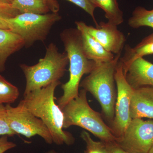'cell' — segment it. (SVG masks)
Segmentation results:
<instances>
[{"label":"cell","mask_w":153,"mask_h":153,"mask_svg":"<svg viewBox=\"0 0 153 153\" xmlns=\"http://www.w3.org/2000/svg\"><path fill=\"white\" fill-rule=\"evenodd\" d=\"M153 54V33L144 38L135 47L132 48L128 45L126 46L125 52L120 59L123 64L132 62L140 57Z\"/></svg>","instance_id":"15"},{"label":"cell","mask_w":153,"mask_h":153,"mask_svg":"<svg viewBox=\"0 0 153 153\" xmlns=\"http://www.w3.org/2000/svg\"><path fill=\"white\" fill-rule=\"evenodd\" d=\"M47 153H59L56 152V151L54 150H51L48 151Z\"/></svg>","instance_id":"28"},{"label":"cell","mask_w":153,"mask_h":153,"mask_svg":"<svg viewBox=\"0 0 153 153\" xmlns=\"http://www.w3.org/2000/svg\"><path fill=\"white\" fill-rule=\"evenodd\" d=\"M19 94V88L0 75V104L13 103Z\"/></svg>","instance_id":"19"},{"label":"cell","mask_w":153,"mask_h":153,"mask_svg":"<svg viewBox=\"0 0 153 153\" xmlns=\"http://www.w3.org/2000/svg\"><path fill=\"white\" fill-rule=\"evenodd\" d=\"M60 84L59 80L33 91L24 96L19 104L42 120L49 129L53 143L70 145L74 143V138L71 133L63 130V112L55 102V90Z\"/></svg>","instance_id":"1"},{"label":"cell","mask_w":153,"mask_h":153,"mask_svg":"<svg viewBox=\"0 0 153 153\" xmlns=\"http://www.w3.org/2000/svg\"><path fill=\"white\" fill-rule=\"evenodd\" d=\"M70 2L73 3L74 4L78 6L84 10L88 14H89L92 18L93 21L95 23L96 27H97L99 24L97 22L96 19L94 16V10L96 8L93 4L90 2L89 0H66Z\"/></svg>","instance_id":"23"},{"label":"cell","mask_w":153,"mask_h":153,"mask_svg":"<svg viewBox=\"0 0 153 153\" xmlns=\"http://www.w3.org/2000/svg\"><path fill=\"white\" fill-rule=\"evenodd\" d=\"M123 66L126 80L134 89L153 88V63L142 57L127 64L123 63Z\"/></svg>","instance_id":"11"},{"label":"cell","mask_w":153,"mask_h":153,"mask_svg":"<svg viewBox=\"0 0 153 153\" xmlns=\"http://www.w3.org/2000/svg\"><path fill=\"white\" fill-rule=\"evenodd\" d=\"M132 119L146 117L153 119V88L146 86L134 89L131 102Z\"/></svg>","instance_id":"13"},{"label":"cell","mask_w":153,"mask_h":153,"mask_svg":"<svg viewBox=\"0 0 153 153\" xmlns=\"http://www.w3.org/2000/svg\"><path fill=\"white\" fill-rule=\"evenodd\" d=\"M81 137L86 143L85 153H109L105 143L94 140L87 132L82 131Z\"/></svg>","instance_id":"20"},{"label":"cell","mask_w":153,"mask_h":153,"mask_svg":"<svg viewBox=\"0 0 153 153\" xmlns=\"http://www.w3.org/2000/svg\"><path fill=\"white\" fill-rule=\"evenodd\" d=\"M117 95L115 107L114 117L110 126L117 138L123 134L132 119L130 109L134 89L126 80L123 66L120 59L115 73Z\"/></svg>","instance_id":"7"},{"label":"cell","mask_w":153,"mask_h":153,"mask_svg":"<svg viewBox=\"0 0 153 153\" xmlns=\"http://www.w3.org/2000/svg\"><path fill=\"white\" fill-rule=\"evenodd\" d=\"M149 153H153V146L152 147V148H151L150 150L149 151Z\"/></svg>","instance_id":"29"},{"label":"cell","mask_w":153,"mask_h":153,"mask_svg":"<svg viewBox=\"0 0 153 153\" xmlns=\"http://www.w3.org/2000/svg\"><path fill=\"white\" fill-rule=\"evenodd\" d=\"M116 142L129 153H149L153 146V119H132Z\"/></svg>","instance_id":"9"},{"label":"cell","mask_w":153,"mask_h":153,"mask_svg":"<svg viewBox=\"0 0 153 153\" xmlns=\"http://www.w3.org/2000/svg\"><path fill=\"white\" fill-rule=\"evenodd\" d=\"M16 134L9 126L6 106L0 104V136H13Z\"/></svg>","instance_id":"22"},{"label":"cell","mask_w":153,"mask_h":153,"mask_svg":"<svg viewBox=\"0 0 153 153\" xmlns=\"http://www.w3.org/2000/svg\"><path fill=\"white\" fill-rule=\"evenodd\" d=\"M25 47V42L20 36L11 30L0 29V73L5 70L8 58Z\"/></svg>","instance_id":"14"},{"label":"cell","mask_w":153,"mask_h":153,"mask_svg":"<svg viewBox=\"0 0 153 153\" xmlns=\"http://www.w3.org/2000/svg\"><path fill=\"white\" fill-rule=\"evenodd\" d=\"M96 8L102 9L108 22L118 26L124 22L123 13L120 8L117 0H89Z\"/></svg>","instance_id":"16"},{"label":"cell","mask_w":153,"mask_h":153,"mask_svg":"<svg viewBox=\"0 0 153 153\" xmlns=\"http://www.w3.org/2000/svg\"><path fill=\"white\" fill-rule=\"evenodd\" d=\"M61 16L58 13L46 14L20 13L8 20L9 30L24 40L25 47H30L36 41H44L51 28Z\"/></svg>","instance_id":"6"},{"label":"cell","mask_w":153,"mask_h":153,"mask_svg":"<svg viewBox=\"0 0 153 153\" xmlns=\"http://www.w3.org/2000/svg\"><path fill=\"white\" fill-rule=\"evenodd\" d=\"M13 1V0H0V1L7 3V4H11Z\"/></svg>","instance_id":"27"},{"label":"cell","mask_w":153,"mask_h":153,"mask_svg":"<svg viewBox=\"0 0 153 153\" xmlns=\"http://www.w3.org/2000/svg\"><path fill=\"white\" fill-rule=\"evenodd\" d=\"M11 5L20 14H46L50 12L43 0H13Z\"/></svg>","instance_id":"17"},{"label":"cell","mask_w":153,"mask_h":153,"mask_svg":"<svg viewBox=\"0 0 153 153\" xmlns=\"http://www.w3.org/2000/svg\"><path fill=\"white\" fill-rule=\"evenodd\" d=\"M60 37L68 55L69 63V79L61 85L63 94L57 100V104L62 110L69 101L78 96L82 76L89 74L97 63L89 60L85 56L78 29H66L60 33Z\"/></svg>","instance_id":"2"},{"label":"cell","mask_w":153,"mask_h":153,"mask_svg":"<svg viewBox=\"0 0 153 153\" xmlns=\"http://www.w3.org/2000/svg\"><path fill=\"white\" fill-rule=\"evenodd\" d=\"M105 143L109 153H129L123 149L116 142Z\"/></svg>","instance_id":"25"},{"label":"cell","mask_w":153,"mask_h":153,"mask_svg":"<svg viewBox=\"0 0 153 153\" xmlns=\"http://www.w3.org/2000/svg\"><path fill=\"white\" fill-rule=\"evenodd\" d=\"M121 53L108 62L97 63L91 72L80 82L79 87L90 92L101 105L105 117L111 123L114 117L117 90L115 73Z\"/></svg>","instance_id":"3"},{"label":"cell","mask_w":153,"mask_h":153,"mask_svg":"<svg viewBox=\"0 0 153 153\" xmlns=\"http://www.w3.org/2000/svg\"><path fill=\"white\" fill-rule=\"evenodd\" d=\"M97 27L86 25L88 33L100 43L105 50L116 55L121 53L126 42V36L117 26L101 22Z\"/></svg>","instance_id":"10"},{"label":"cell","mask_w":153,"mask_h":153,"mask_svg":"<svg viewBox=\"0 0 153 153\" xmlns=\"http://www.w3.org/2000/svg\"><path fill=\"white\" fill-rule=\"evenodd\" d=\"M68 63L66 52H59L56 45L52 43L46 48L45 56L37 64L33 66L21 64L26 80L24 96L60 80L64 76Z\"/></svg>","instance_id":"4"},{"label":"cell","mask_w":153,"mask_h":153,"mask_svg":"<svg viewBox=\"0 0 153 153\" xmlns=\"http://www.w3.org/2000/svg\"><path fill=\"white\" fill-rule=\"evenodd\" d=\"M20 14L11 4L0 1V29L9 30L8 20Z\"/></svg>","instance_id":"21"},{"label":"cell","mask_w":153,"mask_h":153,"mask_svg":"<svg viewBox=\"0 0 153 153\" xmlns=\"http://www.w3.org/2000/svg\"><path fill=\"white\" fill-rule=\"evenodd\" d=\"M8 137L7 135L0 136V153H4L16 146V143L8 141Z\"/></svg>","instance_id":"24"},{"label":"cell","mask_w":153,"mask_h":153,"mask_svg":"<svg viewBox=\"0 0 153 153\" xmlns=\"http://www.w3.org/2000/svg\"><path fill=\"white\" fill-rule=\"evenodd\" d=\"M48 6L50 12L53 13H58L60 10V5L57 0H43Z\"/></svg>","instance_id":"26"},{"label":"cell","mask_w":153,"mask_h":153,"mask_svg":"<svg viewBox=\"0 0 153 153\" xmlns=\"http://www.w3.org/2000/svg\"><path fill=\"white\" fill-rule=\"evenodd\" d=\"M86 94L87 91L82 89L78 96L62 109L64 116L63 129L77 126L90 132L103 142L116 141L117 138L110 126L105 123L101 115L89 105Z\"/></svg>","instance_id":"5"},{"label":"cell","mask_w":153,"mask_h":153,"mask_svg":"<svg viewBox=\"0 0 153 153\" xmlns=\"http://www.w3.org/2000/svg\"><path fill=\"white\" fill-rule=\"evenodd\" d=\"M76 29L80 32L82 50L89 60L97 63H105L114 59L115 55L104 49L96 39L88 32L86 24L82 22H75Z\"/></svg>","instance_id":"12"},{"label":"cell","mask_w":153,"mask_h":153,"mask_svg":"<svg viewBox=\"0 0 153 153\" xmlns=\"http://www.w3.org/2000/svg\"><path fill=\"white\" fill-rule=\"evenodd\" d=\"M128 25L134 29L142 27L153 29V9L149 10L143 7H137L128 19Z\"/></svg>","instance_id":"18"},{"label":"cell","mask_w":153,"mask_h":153,"mask_svg":"<svg viewBox=\"0 0 153 153\" xmlns=\"http://www.w3.org/2000/svg\"><path fill=\"white\" fill-rule=\"evenodd\" d=\"M5 106L9 126L17 134L22 135L28 138L38 135L47 143H53L49 129L40 118L20 105L12 107L7 104Z\"/></svg>","instance_id":"8"}]
</instances>
